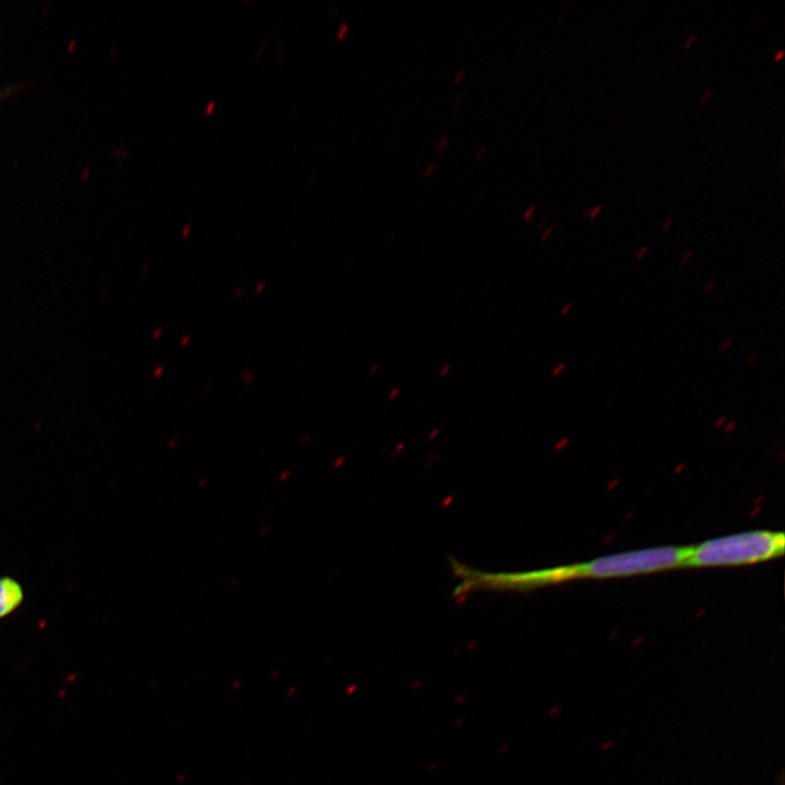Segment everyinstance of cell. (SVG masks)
Masks as SVG:
<instances>
[{
  "label": "cell",
  "mask_w": 785,
  "mask_h": 785,
  "mask_svg": "<svg viewBox=\"0 0 785 785\" xmlns=\"http://www.w3.org/2000/svg\"><path fill=\"white\" fill-rule=\"evenodd\" d=\"M785 535L774 531L740 532L691 546L685 566H729L766 560L783 554Z\"/></svg>",
  "instance_id": "cell-1"
},
{
  "label": "cell",
  "mask_w": 785,
  "mask_h": 785,
  "mask_svg": "<svg viewBox=\"0 0 785 785\" xmlns=\"http://www.w3.org/2000/svg\"><path fill=\"white\" fill-rule=\"evenodd\" d=\"M691 546H660L612 554L571 565L573 578H611L685 567Z\"/></svg>",
  "instance_id": "cell-2"
},
{
  "label": "cell",
  "mask_w": 785,
  "mask_h": 785,
  "mask_svg": "<svg viewBox=\"0 0 785 785\" xmlns=\"http://www.w3.org/2000/svg\"><path fill=\"white\" fill-rule=\"evenodd\" d=\"M24 597V589L16 579L10 576L0 577V619L14 613Z\"/></svg>",
  "instance_id": "cell-3"
},
{
  "label": "cell",
  "mask_w": 785,
  "mask_h": 785,
  "mask_svg": "<svg viewBox=\"0 0 785 785\" xmlns=\"http://www.w3.org/2000/svg\"><path fill=\"white\" fill-rule=\"evenodd\" d=\"M566 366H567L566 362H560V363L556 364V365L552 369V375H553L554 377L560 375V373L566 369Z\"/></svg>",
  "instance_id": "cell-4"
},
{
  "label": "cell",
  "mask_w": 785,
  "mask_h": 785,
  "mask_svg": "<svg viewBox=\"0 0 785 785\" xmlns=\"http://www.w3.org/2000/svg\"><path fill=\"white\" fill-rule=\"evenodd\" d=\"M715 285H716V280L713 279V278L710 279V280L703 286L702 292H703V293H709V292L715 287Z\"/></svg>",
  "instance_id": "cell-5"
},
{
  "label": "cell",
  "mask_w": 785,
  "mask_h": 785,
  "mask_svg": "<svg viewBox=\"0 0 785 785\" xmlns=\"http://www.w3.org/2000/svg\"><path fill=\"white\" fill-rule=\"evenodd\" d=\"M732 343H733V338H732V337H728V338H726V339L721 343L718 350H720L721 352H724V351H726V350L732 346Z\"/></svg>",
  "instance_id": "cell-6"
},
{
  "label": "cell",
  "mask_w": 785,
  "mask_h": 785,
  "mask_svg": "<svg viewBox=\"0 0 785 785\" xmlns=\"http://www.w3.org/2000/svg\"><path fill=\"white\" fill-rule=\"evenodd\" d=\"M573 306V302L569 301L566 304H564L560 309V315L565 316Z\"/></svg>",
  "instance_id": "cell-7"
},
{
  "label": "cell",
  "mask_w": 785,
  "mask_h": 785,
  "mask_svg": "<svg viewBox=\"0 0 785 785\" xmlns=\"http://www.w3.org/2000/svg\"><path fill=\"white\" fill-rule=\"evenodd\" d=\"M760 358V352L756 351L753 352L746 361L747 365H752L757 360Z\"/></svg>",
  "instance_id": "cell-8"
},
{
  "label": "cell",
  "mask_w": 785,
  "mask_h": 785,
  "mask_svg": "<svg viewBox=\"0 0 785 785\" xmlns=\"http://www.w3.org/2000/svg\"><path fill=\"white\" fill-rule=\"evenodd\" d=\"M534 209H535V205H531V206L526 210V213L523 214V219L527 220V221H529L530 218H531V216H532L533 213H534Z\"/></svg>",
  "instance_id": "cell-9"
},
{
  "label": "cell",
  "mask_w": 785,
  "mask_h": 785,
  "mask_svg": "<svg viewBox=\"0 0 785 785\" xmlns=\"http://www.w3.org/2000/svg\"><path fill=\"white\" fill-rule=\"evenodd\" d=\"M399 394H400V389L398 387H394L388 395V399L390 401H392L399 396Z\"/></svg>",
  "instance_id": "cell-10"
},
{
  "label": "cell",
  "mask_w": 785,
  "mask_h": 785,
  "mask_svg": "<svg viewBox=\"0 0 785 785\" xmlns=\"http://www.w3.org/2000/svg\"><path fill=\"white\" fill-rule=\"evenodd\" d=\"M448 136H443L436 145L437 149H443L448 144Z\"/></svg>",
  "instance_id": "cell-11"
},
{
  "label": "cell",
  "mask_w": 785,
  "mask_h": 785,
  "mask_svg": "<svg viewBox=\"0 0 785 785\" xmlns=\"http://www.w3.org/2000/svg\"><path fill=\"white\" fill-rule=\"evenodd\" d=\"M691 256H692V251H691V250H688V251L683 255V257L680 258V264L684 265V264L688 263L689 259L691 258Z\"/></svg>",
  "instance_id": "cell-12"
},
{
  "label": "cell",
  "mask_w": 785,
  "mask_h": 785,
  "mask_svg": "<svg viewBox=\"0 0 785 785\" xmlns=\"http://www.w3.org/2000/svg\"><path fill=\"white\" fill-rule=\"evenodd\" d=\"M647 251H648V246H647V245L641 246L640 250H639V251L637 252V254H636V258H637V259H641V258L643 257V255L645 254Z\"/></svg>",
  "instance_id": "cell-13"
},
{
  "label": "cell",
  "mask_w": 785,
  "mask_h": 785,
  "mask_svg": "<svg viewBox=\"0 0 785 785\" xmlns=\"http://www.w3.org/2000/svg\"><path fill=\"white\" fill-rule=\"evenodd\" d=\"M450 369H451L450 364H448V363L445 364V365L442 367V370L439 371V376H440V377L446 376V375L448 374V372L450 371Z\"/></svg>",
  "instance_id": "cell-14"
},
{
  "label": "cell",
  "mask_w": 785,
  "mask_h": 785,
  "mask_svg": "<svg viewBox=\"0 0 785 785\" xmlns=\"http://www.w3.org/2000/svg\"><path fill=\"white\" fill-rule=\"evenodd\" d=\"M436 162L432 161L425 169L424 174L428 176L435 168Z\"/></svg>",
  "instance_id": "cell-15"
},
{
  "label": "cell",
  "mask_w": 785,
  "mask_h": 785,
  "mask_svg": "<svg viewBox=\"0 0 785 785\" xmlns=\"http://www.w3.org/2000/svg\"><path fill=\"white\" fill-rule=\"evenodd\" d=\"M552 230H553L552 227H550V228H547V229L542 233V235H541V241H542V242L545 241V240L548 238V235L552 233Z\"/></svg>",
  "instance_id": "cell-16"
},
{
  "label": "cell",
  "mask_w": 785,
  "mask_h": 785,
  "mask_svg": "<svg viewBox=\"0 0 785 785\" xmlns=\"http://www.w3.org/2000/svg\"><path fill=\"white\" fill-rule=\"evenodd\" d=\"M726 419H727V416H726L725 414L721 415V416L716 420L715 426H716V427L721 426V425L726 421Z\"/></svg>",
  "instance_id": "cell-17"
},
{
  "label": "cell",
  "mask_w": 785,
  "mask_h": 785,
  "mask_svg": "<svg viewBox=\"0 0 785 785\" xmlns=\"http://www.w3.org/2000/svg\"><path fill=\"white\" fill-rule=\"evenodd\" d=\"M601 208H602V205H596V206H594V207L591 209L590 218L593 219V218L595 217L596 213H597Z\"/></svg>",
  "instance_id": "cell-18"
},
{
  "label": "cell",
  "mask_w": 785,
  "mask_h": 785,
  "mask_svg": "<svg viewBox=\"0 0 785 785\" xmlns=\"http://www.w3.org/2000/svg\"><path fill=\"white\" fill-rule=\"evenodd\" d=\"M711 92H712V88H708L700 97V101L703 102L708 98V96L710 95Z\"/></svg>",
  "instance_id": "cell-19"
},
{
  "label": "cell",
  "mask_w": 785,
  "mask_h": 785,
  "mask_svg": "<svg viewBox=\"0 0 785 785\" xmlns=\"http://www.w3.org/2000/svg\"><path fill=\"white\" fill-rule=\"evenodd\" d=\"M696 35L691 34L689 38L686 39L684 47L688 48L691 41L695 39Z\"/></svg>",
  "instance_id": "cell-20"
},
{
  "label": "cell",
  "mask_w": 785,
  "mask_h": 785,
  "mask_svg": "<svg viewBox=\"0 0 785 785\" xmlns=\"http://www.w3.org/2000/svg\"><path fill=\"white\" fill-rule=\"evenodd\" d=\"M378 369H379V364H378V363H374V364L372 365L371 370H370V374H371V375H374V374L378 371Z\"/></svg>",
  "instance_id": "cell-21"
},
{
  "label": "cell",
  "mask_w": 785,
  "mask_h": 785,
  "mask_svg": "<svg viewBox=\"0 0 785 785\" xmlns=\"http://www.w3.org/2000/svg\"><path fill=\"white\" fill-rule=\"evenodd\" d=\"M673 217H668L667 220L663 224L662 230H666L668 226L672 224Z\"/></svg>",
  "instance_id": "cell-22"
},
{
  "label": "cell",
  "mask_w": 785,
  "mask_h": 785,
  "mask_svg": "<svg viewBox=\"0 0 785 785\" xmlns=\"http://www.w3.org/2000/svg\"><path fill=\"white\" fill-rule=\"evenodd\" d=\"M735 426H736V422L730 421V422L727 424L725 431H726V432H729V431L734 430Z\"/></svg>",
  "instance_id": "cell-23"
},
{
  "label": "cell",
  "mask_w": 785,
  "mask_h": 785,
  "mask_svg": "<svg viewBox=\"0 0 785 785\" xmlns=\"http://www.w3.org/2000/svg\"><path fill=\"white\" fill-rule=\"evenodd\" d=\"M464 71L461 69L458 71L457 75L454 77V82H457L461 75H463Z\"/></svg>",
  "instance_id": "cell-24"
},
{
  "label": "cell",
  "mask_w": 785,
  "mask_h": 785,
  "mask_svg": "<svg viewBox=\"0 0 785 785\" xmlns=\"http://www.w3.org/2000/svg\"><path fill=\"white\" fill-rule=\"evenodd\" d=\"M783 52H784L783 50L775 51V60H776V61L782 58Z\"/></svg>",
  "instance_id": "cell-25"
},
{
  "label": "cell",
  "mask_w": 785,
  "mask_h": 785,
  "mask_svg": "<svg viewBox=\"0 0 785 785\" xmlns=\"http://www.w3.org/2000/svg\"><path fill=\"white\" fill-rule=\"evenodd\" d=\"M485 149H486V146L483 145V146L479 149V152L476 153V157L481 156Z\"/></svg>",
  "instance_id": "cell-26"
},
{
  "label": "cell",
  "mask_w": 785,
  "mask_h": 785,
  "mask_svg": "<svg viewBox=\"0 0 785 785\" xmlns=\"http://www.w3.org/2000/svg\"><path fill=\"white\" fill-rule=\"evenodd\" d=\"M592 208L587 209V212L582 215V218L585 219L588 215L591 213Z\"/></svg>",
  "instance_id": "cell-27"
},
{
  "label": "cell",
  "mask_w": 785,
  "mask_h": 785,
  "mask_svg": "<svg viewBox=\"0 0 785 785\" xmlns=\"http://www.w3.org/2000/svg\"><path fill=\"white\" fill-rule=\"evenodd\" d=\"M461 95H463V92H460V93L458 94L457 98L455 99V102H457V101L461 98Z\"/></svg>",
  "instance_id": "cell-28"
},
{
  "label": "cell",
  "mask_w": 785,
  "mask_h": 785,
  "mask_svg": "<svg viewBox=\"0 0 785 785\" xmlns=\"http://www.w3.org/2000/svg\"><path fill=\"white\" fill-rule=\"evenodd\" d=\"M546 220H547V219H546V218H544V219H543V221L539 224V226H538V227H539V229H541V228H542V226L544 225V222H546Z\"/></svg>",
  "instance_id": "cell-29"
}]
</instances>
